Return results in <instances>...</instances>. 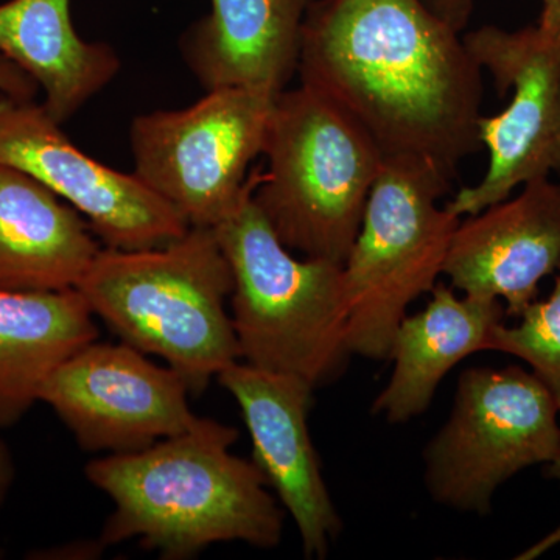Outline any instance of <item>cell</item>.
I'll use <instances>...</instances> for the list:
<instances>
[{
    "instance_id": "obj_1",
    "label": "cell",
    "mask_w": 560,
    "mask_h": 560,
    "mask_svg": "<svg viewBox=\"0 0 560 560\" xmlns=\"http://www.w3.org/2000/svg\"><path fill=\"white\" fill-rule=\"evenodd\" d=\"M481 70L422 0H313L302 27L301 84L345 109L385 160L451 180L482 147Z\"/></svg>"
},
{
    "instance_id": "obj_2",
    "label": "cell",
    "mask_w": 560,
    "mask_h": 560,
    "mask_svg": "<svg viewBox=\"0 0 560 560\" xmlns=\"http://www.w3.org/2000/svg\"><path fill=\"white\" fill-rule=\"evenodd\" d=\"M237 440L234 427L202 419L143 451L92 459L84 474L114 503L103 547L136 539L165 560L230 541L278 547L282 508L254 460L231 452Z\"/></svg>"
},
{
    "instance_id": "obj_3",
    "label": "cell",
    "mask_w": 560,
    "mask_h": 560,
    "mask_svg": "<svg viewBox=\"0 0 560 560\" xmlns=\"http://www.w3.org/2000/svg\"><path fill=\"white\" fill-rule=\"evenodd\" d=\"M234 279L213 228L165 245L98 250L77 290L120 341L160 357L191 394L241 360L226 304Z\"/></svg>"
},
{
    "instance_id": "obj_4",
    "label": "cell",
    "mask_w": 560,
    "mask_h": 560,
    "mask_svg": "<svg viewBox=\"0 0 560 560\" xmlns=\"http://www.w3.org/2000/svg\"><path fill=\"white\" fill-rule=\"evenodd\" d=\"M259 178L260 171L250 173L237 208L213 228L234 279L241 360L319 388L337 381L352 357L342 265L294 257L254 201Z\"/></svg>"
},
{
    "instance_id": "obj_5",
    "label": "cell",
    "mask_w": 560,
    "mask_h": 560,
    "mask_svg": "<svg viewBox=\"0 0 560 560\" xmlns=\"http://www.w3.org/2000/svg\"><path fill=\"white\" fill-rule=\"evenodd\" d=\"M261 154L267 171L253 197L279 241L302 257L345 265L385 164L377 143L301 84L276 97Z\"/></svg>"
},
{
    "instance_id": "obj_6",
    "label": "cell",
    "mask_w": 560,
    "mask_h": 560,
    "mask_svg": "<svg viewBox=\"0 0 560 560\" xmlns=\"http://www.w3.org/2000/svg\"><path fill=\"white\" fill-rule=\"evenodd\" d=\"M451 187L430 165L385 160L342 265L352 355L388 359L408 307L444 275L460 220L438 205Z\"/></svg>"
},
{
    "instance_id": "obj_7",
    "label": "cell",
    "mask_w": 560,
    "mask_h": 560,
    "mask_svg": "<svg viewBox=\"0 0 560 560\" xmlns=\"http://www.w3.org/2000/svg\"><path fill=\"white\" fill-rule=\"evenodd\" d=\"M559 415L550 390L533 372L517 366L464 371L451 419L423 455L431 499L488 515L501 485L558 455Z\"/></svg>"
},
{
    "instance_id": "obj_8",
    "label": "cell",
    "mask_w": 560,
    "mask_h": 560,
    "mask_svg": "<svg viewBox=\"0 0 560 560\" xmlns=\"http://www.w3.org/2000/svg\"><path fill=\"white\" fill-rule=\"evenodd\" d=\"M276 97L219 88L187 108L140 114L130 130L136 175L189 226L215 228L245 194Z\"/></svg>"
},
{
    "instance_id": "obj_9",
    "label": "cell",
    "mask_w": 560,
    "mask_h": 560,
    "mask_svg": "<svg viewBox=\"0 0 560 560\" xmlns=\"http://www.w3.org/2000/svg\"><path fill=\"white\" fill-rule=\"evenodd\" d=\"M471 57L492 75L510 105L478 121L489 167L480 183L460 189L445 208L469 217L508 200L530 180L560 179V39L539 25L510 32L485 25L463 36Z\"/></svg>"
},
{
    "instance_id": "obj_10",
    "label": "cell",
    "mask_w": 560,
    "mask_h": 560,
    "mask_svg": "<svg viewBox=\"0 0 560 560\" xmlns=\"http://www.w3.org/2000/svg\"><path fill=\"white\" fill-rule=\"evenodd\" d=\"M189 386L171 366L120 341L90 342L40 386L49 405L88 452L131 453L197 429Z\"/></svg>"
},
{
    "instance_id": "obj_11",
    "label": "cell",
    "mask_w": 560,
    "mask_h": 560,
    "mask_svg": "<svg viewBox=\"0 0 560 560\" xmlns=\"http://www.w3.org/2000/svg\"><path fill=\"white\" fill-rule=\"evenodd\" d=\"M0 164L72 206L105 248H156L190 228L136 173L114 171L80 150L43 103L0 94Z\"/></svg>"
},
{
    "instance_id": "obj_12",
    "label": "cell",
    "mask_w": 560,
    "mask_h": 560,
    "mask_svg": "<svg viewBox=\"0 0 560 560\" xmlns=\"http://www.w3.org/2000/svg\"><path fill=\"white\" fill-rule=\"evenodd\" d=\"M217 381L237 400L253 442L254 464L293 518L305 558H326L342 521L308 430L315 386L241 360L221 371Z\"/></svg>"
},
{
    "instance_id": "obj_13",
    "label": "cell",
    "mask_w": 560,
    "mask_h": 560,
    "mask_svg": "<svg viewBox=\"0 0 560 560\" xmlns=\"http://www.w3.org/2000/svg\"><path fill=\"white\" fill-rule=\"evenodd\" d=\"M560 270V179L541 178L517 197L489 206L456 226L444 265L453 289L503 301L518 318L541 280Z\"/></svg>"
},
{
    "instance_id": "obj_14",
    "label": "cell",
    "mask_w": 560,
    "mask_h": 560,
    "mask_svg": "<svg viewBox=\"0 0 560 560\" xmlns=\"http://www.w3.org/2000/svg\"><path fill=\"white\" fill-rule=\"evenodd\" d=\"M313 0H210L208 16L180 39L206 91L243 88L279 95L298 73L302 27Z\"/></svg>"
},
{
    "instance_id": "obj_15",
    "label": "cell",
    "mask_w": 560,
    "mask_h": 560,
    "mask_svg": "<svg viewBox=\"0 0 560 560\" xmlns=\"http://www.w3.org/2000/svg\"><path fill=\"white\" fill-rule=\"evenodd\" d=\"M506 318L503 302L458 296L438 282L427 307L405 316L394 331L393 372L372 412L394 425L423 415L445 375L467 357L489 350L493 331Z\"/></svg>"
},
{
    "instance_id": "obj_16",
    "label": "cell",
    "mask_w": 560,
    "mask_h": 560,
    "mask_svg": "<svg viewBox=\"0 0 560 560\" xmlns=\"http://www.w3.org/2000/svg\"><path fill=\"white\" fill-rule=\"evenodd\" d=\"M102 248L72 206L0 164V290L77 289Z\"/></svg>"
},
{
    "instance_id": "obj_17",
    "label": "cell",
    "mask_w": 560,
    "mask_h": 560,
    "mask_svg": "<svg viewBox=\"0 0 560 560\" xmlns=\"http://www.w3.org/2000/svg\"><path fill=\"white\" fill-rule=\"evenodd\" d=\"M0 55L36 81L44 109L61 125L105 90L121 68L113 47L77 33L70 0L0 3Z\"/></svg>"
},
{
    "instance_id": "obj_18",
    "label": "cell",
    "mask_w": 560,
    "mask_h": 560,
    "mask_svg": "<svg viewBox=\"0 0 560 560\" xmlns=\"http://www.w3.org/2000/svg\"><path fill=\"white\" fill-rule=\"evenodd\" d=\"M95 340L79 290H0V429L20 422L55 368Z\"/></svg>"
},
{
    "instance_id": "obj_19",
    "label": "cell",
    "mask_w": 560,
    "mask_h": 560,
    "mask_svg": "<svg viewBox=\"0 0 560 560\" xmlns=\"http://www.w3.org/2000/svg\"><path fill=\"white\" fill-rule=\"evenodd\" d=\"M518 324H500L490 349L525 361L556 400L560 412V275L544 301L530 302Z\"/></svg>"
},
{
    "instance_id": "obj_20",
    "label": "cell",
    "mask_w": 560,
    "mask_h": 560,
    "mask_svg": "<svg viewBox=\"0 0 560 560\" xmlns=\"http://www.w3.org/2000/svg\"><path fill=\"white\" fill-rule=\"evenodd\" d=\"M39 86L9 58L0 55V94L21 101H35Z\"/></svg>"
},
{
    "instance_id": "obj_21",
    "label": "cell",
    "mask_w": 560,
    "mask_h": 560,
    "mask_svg": "<svg viewBox=\"0 0 560 560\" xmlns=\"http://www.w3.org/2000/svg\"><path fill=\"white\" fill-rule=\"evenodd\" d=\"M431 13L447 22L456 32L463 33L469 24L474 0H422Z\"/></svg>"
},
{
    "instance_id": "obj_22",
    "label": "cell",
    "mask_w": 560,
    "mask_h": 560,
    "mask_svg": "<svg viewBox=\"0 0 560 560\" xmlns=\"http://www.w3.org/2000/svg\"><path fill=\"white\" fill-rule=\"evenodd\" d=\"M14 481V460L9 445L0 440V508L9 497L11 486Z\"/></svg>"
},
{
    "instance_id": "obj_23",
    "label": "cell",
    "mask_w": 560,
    "mask_h": 560,
    "mask_svg": "<svg viewBox=\"0 0 560 560\" xmlns=\"http://www.w3.org/2000/svg\"><path fill=\"white\" fill-rule=\"evenodd\" d=\"M541 13L537 25L560 39V0H540Z\"/></svg>"
},
{
    "instance_id": "obj_24",
    "label": "cell",
    "mask_w": 560,
    "mask_h": 560,
    "mask_svg": "<svg viewBox=\"0 0 560 560\" xmlns=\"http://www.w3.org/2000/svg\"><path fill=\"white\" fill-rule=\"evenodd\" d=\"M558 544H560V526L558 529L552 530L551 534H548L545 539L537 541V544H534L528 550L523 551L521 556H517V559L526 560L537 558V556L544 555L545 551L550 550L551 547Z\"/></svg>"
},
{
    "instance_id": "obj_25",
    "label": "cell",
    "mask_w": 560,
    "mask_h": 560,
    "mask_svg": "<svg viewBox=\"0 0 560 560\" xmlns=\"http://www.w3.org/2000/svg\"><path fill=\"white\" fill-rule=\"evenodd\" d=\"M545 467H547V469H545L547 477L550 478V480L558 481L560 485V448L558 455L555 456V459H552L551 463H548Z\"/></svg>"
}]
</instances>
